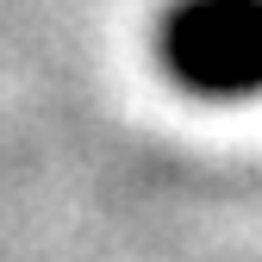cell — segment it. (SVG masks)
<instances>
[{
	"label": "cell",
	"instance_id": "1",
	"mask_svg": "<svg viewBox=\"0 0 262 262\" xmlns=\"http://www.w3.org/2000/svg\"><path fill=\"white\" fill-rule=\"evenodd\" d=\"M162 62L206 100L262 94V0H181L162 25Z\"/></svg>",
	"mask_w": 262,
	"mask_h": 262
}]
</instances>
